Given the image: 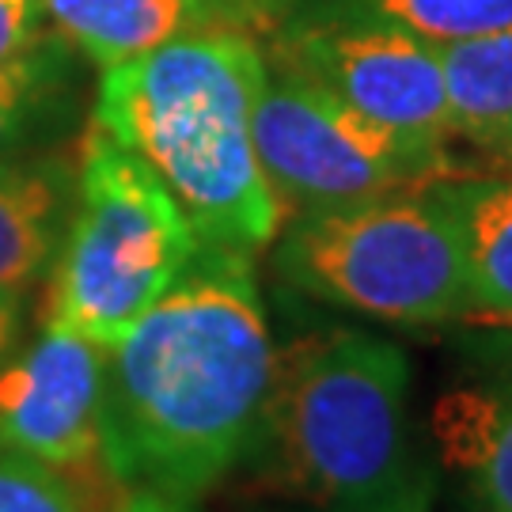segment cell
<instances>
[{"mask_svg": "<svg viewBox=\"0 0 512 512\" xmlns=\"http://www.w3.org/2000/svg\"><path fill=\"white\" fill-rule=\"evenodd\" d=\"M338 12L387 23L433 46L501 31L512 23V0H334Z\"/></svg>", "mask_w": 512, "mask_h": 512, "instance_id": "14", "label": "cell"}, {"mask_svg": "<svg viewBox=\"0 0 512 512\" xmlns=\"http://www.w3.org/2000/svg\"><path fill=\"white\" fill-rule=\"evenodd\" d=\"M122 512H194V501H175V497H156V494H129Z\"/></svg>", "mask_w": 512, "mask_h": 512, "instance_id": "19", "label": "cell"}, {"mask_svg": "<svg viewBox=\"0 0 512 512\" xmlns=\"http://www.w3.org/2000/svg\"><path fill=\"white\" fill-rule=\"evenodd\" d=\"M202 247L160 175L99 126L84 137L80 194L61 239L50 315L99 346H114L183 277Z\"/></svg>", "mask_w": 512, "mask_h": 512, "instance_id": "4", "label": "cell"}, {"mask_svg": "<svg viewBox=\"0 0 512 512\" xmlns=\"http://www.w3.org/2000/svg\"><path fill=\"white\" fill-rule=\"evenodd\" d=\"M76 471L0 452V512H92Z\"/></svg>", "mask_w": 512, "mask_h": 512, "instance_id": "15", "label": "cell"}, {"mask_svg": "<svg viewBox=\"0 0 512 512\" xmlns=\"http://www.w3.org/2000/svg\"><path fill=\"white\" fill-rule=\"evenodd\" d=\"M262 440L319 512H433L437 463L410 425V365L395 342L323 330L277 353Z\"/></svg>", "mask_w": 512, "mask_h": 512, "instance_id": "3", "label": "cell"}, {"mask_svg": "<svg viewBox=\"0 0 512 512\" xmlns=\"http://www.w3.org/2000/svg\"><path fill=\"white\" fill-rule=\"evenodd\" d=\"M38 19L42 0H0V65L35 50Z\"/></svg>", "mask_w": 512, "mask_h": 512, "instance_id": "17", "label": "cell"}, {"mask_svg": "<svg viewBox=\"0 0 512 512\" xmlns=\"http://www.w3.org/2000/svg\"><path fill=\"white\" fill-rule=\"evenodd\" d=\"M251 137L258 167L289 217L463 179L452 156L410 148L293 61L262 80Z\"/></svg>", "mask_w": 512, "mask_h": 512, "instance_id": "6", "label": "cell"}, {"mask_svg": "<svg viewBox=\"0 0 512 512\" xmlns=\"http://www.w3.org/2000/svg\"><path fill=\"white\" fill-rule=\"evenodd\" d=\"M65 183L42 164L0 160V289L31 285L61 243Z\"/></svg>", "mask_w": 512, "mask_h": 512, "instance_id": "13", "label": "cell"}, {"mask_svg": "<svg viewBox=\"0 0 512 512\" xmlns=\"http://www.w3.org/2000/svg\"><path fill=\"white\" fill-rule=\"evenodd\" d=\"M274 368L251 255L202 243L107 349L103 467L126 494L198 501L262 444Z\"/></svg>", "mask_w": 512, "mask_h": 512, "instance_id": "1", "label": "cell"}, {"mask_svg": "<svg viewBox=\"0 0 512 512\" xmlns=\"http://www.w3.org/2000/svg\"><path fill=\"white\" fill-rule=\"evenodd\" d=\"M262 80L251 38L186 31L103 69L95 99V126L160 175L202 243L243 255L270 247L289 220L251 137Z\"/></svg>", "mask_w": 512, "mask_h": 512, "instance_id": "2", "label": "cell"}, {"mask_svg": "<svg viewBox=\"0 0 512 512\" xmlns=\"http://www.w3.org/2000/svg\"><path fill=\"white\" fill-rule=\"evenodd\" d=\"M509 160H512V156H509Z\"/></svg>", "mask_w": 512, "mask_h": 512, "instance_id": "20", "label": "cell"}, {"mask_svg": "<svg viewBox=\"0 0 512 512\" xmlns=\"http://www.w3.org/2000/svg\"><path fill=\"white\" fill-rule=\"evenodd\" d=\"M285 61L311 73L361 110L376 126L391 129L429 156H448V99L433 42L387 27V23H342L311 27L293 38Z\"/></svg>", "mask_w": 512, "mask_h": 512, "instance_id": "7", "label": "cell"}, {"mask_svg": "<svg viewBox=\"0 0 512 512\" xmlns=\"http://www.w3.org/2000/svg\"><path fill=\"white\" fill-rule=\"evenodd\" d=\"M202 0H42L57 31L76 42L99 69L126 65L133 57L186 35Z\"/></svg>", "mask_w": 512, "mask_h": 512, "instance_id": "12", "label": "cell"}, {"mask_svg": "<svg viewBox=\"0 0 512 512\" xmlns=\"http://www.w3.org/2000/svg\"><path fill=\"white\" fill-rule=\"evenodd\" d=\"M437 54L452 137L512 156V23L444 42Z\"/></svg>", "mask_w": 512, "mask_h": 512, "instance_id": "11", "label": "cell"}, {"mask_svg": "<svg viewBox=\"0 0 512 512\" xmlns=\"http://www.w3.org/2000/svg\"><path fill=\"white\" fill-rule=\"evenodd\" d=\"M277 274L315 300L403 327L467 311L459 232L433 186L296 213L277 243Z\"/></svg>", "mask_w": 512, "mask_h": 512, "instance_id": "5", "label": "cell"}, {"mask_svg": "<svg viewBox=\"0 0 512 512\" xmlns=\"http://www.w3.org/2000/svg\"><path fill=\"white\" fill-rule=\"evenodd\" d=\"M19 330V293L16 289H0V357L12 349Z\"/></svg>", "mask_w": 512, "mask_h": 512, "instance_id": "18", "label": "cell"}, {"mask_svg": "<svg viewBox=\"0 0 512 512\" xmlns=\"http://www.w3.org/2000/svg\"><path fill=\"white\" fill-rule=\"evenodd\" d=\"M50 88V57L31 50L8 65H0V160L23 137L38 99Z\"/></svg>", "mask_w": 512, "mask_h": 512, "instance_id": "16", "label": "cell"}, {"mask_svg": "<svg viewBox=\"0 0 512 512\" xmlns=\"http://www.w3.org/2000/svg\"><path fill=\"white\" fill-rule=\"evenodd\" d=\"M103 395L107 346L46 323L0 368V452L57 471L103 463Z\"/></svg>", "mask_w": 512, "mask_h": 512, "instance_id": "8", "label": "cell"}, {"mask_svg": "<svg viewBox=\"0 0 512 512\" xmlns=\"http://www.w3.org/2000/svg\"><path fill=\"white\" fill-rule=\"evenodd\" d=\"M437 198L459 232L467 308L512 323V179H448Z\"/></svg>", "mask_w": 512, "mask_h": 512, "instance_id": "10", "label": "cell"}, {"mask_svg": "<svg viewBox=\"0 0 512 512\" xmlns=\"http://www.w3.org/2000/svg\"><path fill=\"white\" fill-rule=\"evenodd\" d=\"M429 425L440 459L471 482L486 512H512V368L444 391Z\"/></svg>", "mask_w": 512, "mask_h": 512, "instance_id": "9", "label": "cell"}]
</instances>
